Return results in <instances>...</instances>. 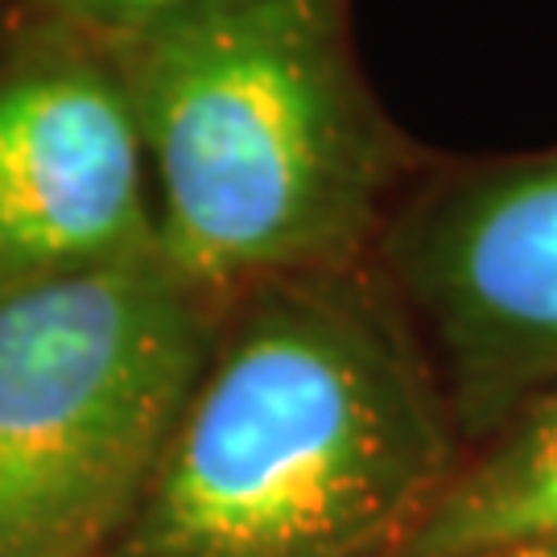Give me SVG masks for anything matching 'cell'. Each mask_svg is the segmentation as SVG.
<instances>
[{
	"label": "cell",
	"mask_w": 557,
	"mask_h": 557,
	"mask_svg": "<svg viewBox=\"0 0 557 557\" xmlns=\"http://www.w3.org/2000/svg\"><path fill=\"white\" fill-rule=\"evenodd\" d=\"M215 319L161 257L0 298V557H112Z\"/></svg>",
	"instance_id": "cell-3"
},
{
	"label": "cell",
	"mask_w": 557,
	"mask_h": 557,
	"mask_svg": "<svg viewBox=\"0 0 557 557\" xmlns=\"http://www.w3.org/2000/svg\"><path fill=\"white\" fill-rule=\"evenodd\" d=\"M458 557H557V533L512 541V545H496V549H479V554H458Z\"/></svg>",
	"instance_id": "cell-8"
},
{
	"label": "cell",
	"mask_w": 557,
	"mask_h": 557,
	"mask_svg": "<svg viewBox=\"0 0 557 557\" xmlns=\"http://www.w3.org/2000/svg\"><path fill=\"white\" fill-rule=\"evenodd\" d=\"M372 264L438 372L458 438L487 442L557 384V149L434 158Z\"/></svg>",
	"instance_id": "cell-4"
},
{
	"label": "cell",
	"mask_w": 557,
	"mask_h": 557,
	"mask_svg": "<svg viewBox=\"0 0 557 557\" xmlns=\"http://www.w3.org/2000/svg\"><path fill=\"white\" fill-rule=\"evenodd\" d=\"M140 257L158 215L112 46L0 29V298Z\"/></svg>",
	"instance_id": "cell-5"
},
{
	"label": "cell",
	"mask_w": 557,
	"mask_h": 557,
	"mask_svg": "<svg viewBox=\"0 0 557 557\" xmlns=\"http://www.w3.org/2000/svg\"><path fill=\"white\" fill-rule=\"evenodd\" d=\"M479 446L400 557H458L557 533V384Z\"/></svg>",
	"instance_id": "cell-6"
},
{
	"label": "cell",
	"mask_w": 557,
	"mask_h": 557,
	"mask_svg": "<svg viewBox=\"0 0 557 557\" xmlns=\"http://www.w3.org/2000/svg\"><path fill=\"white\" fill-rule=\"evenodd\" d=\"M455 450L438 372L372 260L257 281L220 301L112 557H400Z\"/></svg>",
	"instance_id": "cell-1"
},
{
	"label": "cell",
	"mask_w": 557,
	"mask_h": 557,
	"mask_svg": "<svg viewBox=\"0 0 557 557\" xmlns=\"http://www.w3.org/2000/svg\"><path fill=\"white\" fill-rule=\"evenodd\" d=\"M199 4L207 0H0V29H54L112 46Z\"/></svg>",
	"instance_id": "cell-7"
},
{
	"label": "cell",
	"mask_w": 557,
	"mask_h": 557,
	"mask_svg": "<svg viewBox=\"0 0 557 557\" xmlns=\"http://www.w3.org/2000/svg\"><path fill=\"white\" fill-rule=\"evenodd\" d=\"M112 54L149 161L158 252L211 301L368 264L438 158L372 91L351 0H207Z\"/></svg>",
	"instance_id": "cell-2"
}]
</instances>
